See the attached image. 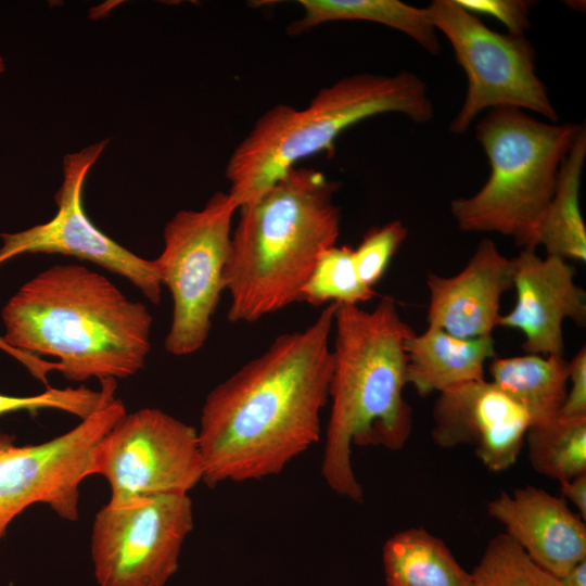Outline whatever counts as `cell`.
Listing matches in <instances>:
<instances>
[{
  "label": "cell",
  "mask_w": 586,
  "mask_h": 586,
  "mask_svg": "<svg viewBox=\"0 0 586 586\" xmlns=\"http://www.w3.org/2000/svg\"><path fill=\"white\" fill-rule=\"evenodd\" d=\"M5 71V62L4 59L0 55V74H2Z\"/></svg>",
  "instance_id": "4dcf8cb0"
},
{
  "label": "cell",
  "mask_w": 586,
  "mask_h": 586,
  "mask_svg": "<svg viewBox=\"0 0 586 586\" xmlns=\"http://www.w3.org/2000/svg\"><path fill=\"white\" fill-rule=\"evenodd\" d=\"M336 306L328 304L305 329L278 335L208 393L198 430L206 485L277 475L319 441Z\"/></svg>",
  "instance_id": "6da1fadb"
},
{
  "label": "cell",
  "mask_w": 586,
  "mask_h": 586,
  "mask_svg": "<svg viewBox=\"0 0 586 586\" xmlns=\"http://www.w3.org/2000/svg\"><path fill=\"white\" fill-rule=\"evenodd\" d=\"M428 327L464 339L493 335L502 295L513 289V263L486 238L461 271L450 277L429 272Z\"/></svg>",
  "instance_id": "9a60e30c"
},
{
  "label": "cell",
  "mask_w": 586,
  "mask_h": 586,
  "mask_svg": "<svg viewBox=\"0 0 586 586\" xmlns=\"http://www.w3.org/2000/svg\"><path fill=\"white\" fill-rule=\"evenodd\" d=\"M407 234V228L399 220L373 227L364 234L357 247L353 249V259L365 285L374 289Z\"/></svg>",
  "instance_id": "484cf974"
},
{
  "label": "cell",
  "mask_w": 586,
  "mask_h": 586,
  "mask_svg": "<svg viewBox=\"0 0 586 586\" xmlns=\"http://www.w3.org/2000/svg\"><path fill=\"white\" fill-rule=\"evenodd\" d=\"M333 329L330 418L321 475L330 489L355 502L364 491L352 466L353 446L400 450L412 430L405 344L413 334L395 300L383 296L372 310L337 304Z\"/></svg>",
  "instance_id": "3957f363"
},
{
  "label": "cell",
  "mask_w": 586,
  "mask_h": 586,
  "mask_svg": "<svg viewBox=\"0 0 586 586\" xmlns=\"http://www.w3.org/2000/svg\"><path fill=\"white\" fill-rule=\"evenodd\" d=\"M586 158L585 127L562 162L553 194L535 229L531 247L542 245L547 255L586 260V227L579 207V188Z\"/></svg>",
  "instance_id": "d6986e66"
},
{
  "label": "cell",
  "mask_w": 586,
  "mask_h": 586,
  "mask_svg": "<svg viewBox=\"0 0 586 586\" xmlns=\"http://www.w3.org/2000/svg\"><path fill=\"white\" fill-rule=\"evenodd\" d=\"M532 468L560 483L586 473V418H557L533 424L525 441Z\"/></svg>",
  "instance_id": "7402d4cb"
},
{
  "label": "cell",
  "mask_w": 586,
  "mask_h": 586,
  "mask_svg": "<svg viewBox=\"0 0 586 586\" xmlns=\"http://www.w3.org/2000/svg\"><path fill=\"white\" fill-rule=\"evenodd\" d=\"M432 416L436 445H471L493 472L515 463L531 426L527 412L486 379L440 393Z\"/></svg>",
  "instance_id": "4fadbf2b"
},
{
  "label": "cell",
  "mask_w": 586,
  "mask_h": 586,
  "mask_svg": "<svg viewBox=\"0 0 586 586\" xmlns=\"http://www.w3.org/2000/svg\"><path fill=\"white\" fill-rule=\"evenodd\" d=\"M559 579L562 586H586V559L575 564Z\"/></svg>",
  "instance_id": "f546056e"
},
{
  "label": "cell",
  "mask_w": 586,
  "mask_h": 586,
  "mask_svg": "<svg viewBox=\"0 0 586 586\" xmlns=\"http://www.w3.org/2000/svg\"><path fill=\"white\" fill-rule=\"evenodd\" d=\"M298 3L304 15L289 25L291 35L329 22L367 21L402 31L431 54L440 51L436 30L425 8L398 0H300Z\"/></svg>",
  "instance_id": "44dd1931"
},
{
  "label": "cell",
  "mask_w": 586,
  "mask_h": 586,
  "mask_svg": "<svg viewBox=\"0 0 586 586\" xmlns=\"http://www.w3.org/2000/svg\"><path fill=\"white\" fill-rule=\"evenodd\" d=\"M488 372L491 381L527 412L531 425L559 416L569 384V361L564 356L494 357Z\"/></svg>",
  "instance_id": "ac0fdd59"
},
{
  "label": "cell",
  "mask_w": 586,
  "mask_h": 586,
  "mask_svg": "<svg viewBox=\"0 0 586 586\" xmlns=\"http://www.w3.org/2000/svg\"><path fill=\"white\" fill-rule=\"evenodd\" d=\"M107 142L105 139L64 156L54 217L22 231L1 233L0 266L26 253L71 255L122 276L150 302L158 304L163 285L154 259L142 258L104 234L84 209L86 177Z\"/></svg>",
  "instance_id": "7c38bea8"
},
{
  "label": "cell",
  "mask_w": 586,
  "mask_h": 586,
  "mask_svg": "<svg viewBox=\"0 0 586 586\" xmlns=\"http://www.w3.org/2000/svg\"><path fill=\"white\" fill-rule=\"evenodd\" d=\"M192 528L188 494L106 504L95 514L90 539L98 585L164 586L178 570Z\"/></svg>",
  "instance_id": "30bf717a"
},
{
  "label": "cell",
  "mask_w": 586,
  "mask_h": 586,
  "mask_svg": "<svg viewBox=\"0 0 586 586\" xmlns=\"http://www.w3.org/2000/svg\"><path fill=\"white\" fill-rule=\"evenodd\" d=\"M495 346L493 335L464 339L434 327L413 332L405 344L407 384L424 397L484 380L486 361L496 357Z\"/></svg>",
  "instance_id": "e0dca14e"
},
{
  "label": "cell",
  "mask_w": 586,
  "mask_h": 586,
  "mask_svg": "<svg viewBox=\"0 0 586 586\" xmlns=\"http://www.w3.org/2000/svg\"><path fill=\"white\" fill-rule=\"evenodd\" d=\"M386 586H470L471 574L446 544L422 527L391 536L382 548Z\"/></svg>",
  "instance_id": "ffe728a7"
},
{
  "label": "cell",
  "mask_w": 586,
  "mask_h": 586,
  "mask_svg": "<svg viewBox=\"0 0 586 586\" xmlns=\"http://www.w3.org/2000/svg\"><path fill=\"white\" fill-rule=\"evenodd\" d=\"M339 188L321 171L295 166L238 209L225 271L230 322H255L301 302L319 257L336 245Z\"/></svg>",
  "instance_id": "277c9868"
},
{
  "label": "cell",
  "mask_w": 586,
  "mask_h": 586,
  "mask_svg": "<svg viewBox=\"0 0 586 586\" xmlns=\"http://www.w3.org/2000/svg\"><path fill=\"white\" fill-rule=\"evenodd\" d=\"M569 383L559 416L586 418V347L583 346L569 361Z\"/></svg>",
  "instance_id": "83f0119b"
},
{
  "label": "cell",
  "mask_w": 586,
  "mask_h": 586,
  "mask_svg": "<svg viewBox=\"0 0 586 586\" xmlns=\"http://www.w3.org/2000/svg\"><path fill=\"white\" fill-rule=\"evenodd\" d=\"M472 14H485L497 18L509 35L524 36L530 27L531 2L524 0H456Z\"/></svg>",
  "instance_id": "4316f807"
},
{
  "label": "cell",
  "mask_w": 586,
  "mask_h": 586,
  "mask_svg": "<svg viewBox=\"0 0 586 586\" xmlns=\"http://www.w3.org/2000/svg\"><path fill=\"white\" fill-rule=\"evenodd\" d=\"M526 555L550 574L562 577L586 559V525L566 500L533 485L500 493L487 505Z\"/></svg>",
  "instance_id": "2e32d148"
},
{
  "label": "cell",
  "mask_w": 586,
  "mask_h": 586,
  "mask_svg": "<svg viewBox=\"0 0 586 586\" xmlns=\"http://www.w3.org/2000/svg\"><path fill=\"white\" fill-rule=\"evenodd\" d=\"M384 113H400L416 123L432 119L425 82L408 72L359 73L322 88L302 110L286 104L267 110L228 161L229 195L238 208L255 201L301 160L332 151L343 130Z\"/></svg>",
  "instance_id": "5b68a950"
},
{
  "label": "cell",
  "mask_w": 586,
  "mask_h": 586,
  "mask_svg": "<svg viewBox=\"0 0 586 586\" xmlns=\"http://www.w3.org/2000/svg\"><path fill=\"white\" fill-rule=\"evenodd\" d=\"M560 484L562 498L571 501L577 508L579 517L586 521V473Z\"/></svg>",
  "instance_id": "f1b7e54d"
},
{
  "label": "cell",
  "mask_w": 586,
  "mask_h": 586,
  "mask_svg": "<svg viewBox=\"0 0 586 586\" xmlns=\"http://www.w3.org/2000/svg\"><path fill=\"white\" fill-rule=\"evenodd\" d=\"M100 382L99 391L81 385L65 388L48 387L44 392L33 396L0 394V416L18 410L36 412L41 409H58L84 420L116 397V380L107 379Z\"/></svg>",
  "instance_id": "d4e9b609"
},
{
  "label": "cell",
  "mask_w": 586,
  "mask_h": 586,
  "mask_svg": "<svg viewBox=\"0 0 586 586\" xmlns=\"http://www.w3.org/2000/svg\"><path fill=\"white\" fill-rule=\"evenodd\" d=\"M126 413L115 397L68 432L37 445L16 446L0 435V540L11 521L42 502L67 521L78 519L79 486L91 476L95 446Z\"/></svg>",
  "instance_id": "8fae6325"
},
{
  "label": "cell",
  "mask_w": 586,
  "mask_h": 586,
  "mask_svg": "<svg viewBox=\"0 0 586 586\" xmlns=\"http://www.w3.org/2000/svg\"><path fill=\"white\" fill-rule=\"evenodd\" d=\"M511 259L515 304L498 327L520 331L526 354L564 356L563 321L586 324V293L575 283V268L557 256L543 258L533 247Z\"/></svg>",
  "instance_id": "5bb4252c"
},
{
  "label": "cell",
  "mask_w": 586,
  "mask_h": 586,
  "mask_svg": "<svg viewBox=\"0 0 586 586\" xmlns=\"http://www.w3.org/2000/svg\"><path fill=\"white\" fill-rule=\"evenodd\" d=\"M435 30L451 44L467 76V94L449 125L462 135L484 110H530L551 123L558 119L544 82L536 74L535 50L525 36L502 35L464 10L456 0H434L425 8Z\"/></svg>",
  "instance_id": "ba28073f"
},
{
  "label": "cell",
  "mask_w": 586,
  "mask_h": 586,
  "mask_svg": "<svg viewBox=\"0 0 586 586\" xmlns=\"http://www.w3.org/2000/svg\"><path fill=\"white\" fill-rule=\"evenodd\" d=\"M111 486V506L188 494L203 480L198 430L157 408L125 413L94 448L91 475Z\"/></svg>",
  "instance_id": "9c48e42d"
},
{
  "label": "cell",
  "mask_w": 586,
  "mask_h": 586,
  "mask_svg": "<svg viewBox=\"0 0 586 586\" xmlns=\"http://www.w3.org/2000/svg\"><path fill=\"white\" fill-rule=\"evenodd\" d=\"M238 209L228 192H216L202 209L179 211L164 228V249L154 263L173 298L165 339L170 355L196 353L208 337L225 291L232 217Z\"/></svg>",
  "instance_id": "52a82bcc"
},
{
  "label": "cell",
  "mask_w": 586,
  "mask_h": 586,
  "mask_svg": "<svg viewBox=\"0 0 586 586\" xmlns=\"http://www.w3.org/2000/svg\"><path fill=\"white\" fill-rule=\"evenodd\" d=\"M1 318L8 345L55 357L59 372L75 382L129 378L151 349L148 307L78 264L53 265L25 282Z\"/></svg>",
  "instance_id": "7a4b0ae2"
},
{
  "label": "cell",
  "mask_w": 586,
  "mask_h": 586,
  "mask_svg": "<svg viewBox=\"0 0 586 586\" xmlns=\"http://www.w3.org/2000/svg\"><path fill=\"white\" fill-rule=\"evenodd\" d=\"M375 290L359 279L353 259V247L334 245L319 257L303 286L301 302L314 306L337 303L360 305L373 298Z\"/></svg>",
  "instance_id": "603a6c76"
},
{
  "label": "cell",
  "mask_w": 586,
  "mask_h": 586,
  "mask_svg": "<svg viewBox=\"0 0 586 586\" xmlns=\"http://www.w3.org/2000/svg\"><path fill=\"white\" fill-rule=\"evenodd\" d=\"M470 574V586H562L505 533L487 543Z\"/></svg>",
  "instance_id": "cb8c5ba5"
},
{
  "label": "cell",
  "mask_w": 586,
  "mask_h": 586,
  "mask_svg": "<svg viewBox=\"0 0 586 586\" xmlns=\"http://www.w3.org/2000/svg\"><path fill=\"white\" fill-rule=\"evenodd\" d=\"M584 126L545 123L514 107H498L475 127L491 165L484 186L450 203L464 232H497L531 247L560 166Z\"/></svg>",
  "instance_id": "8992f818"
}]
</instances>
